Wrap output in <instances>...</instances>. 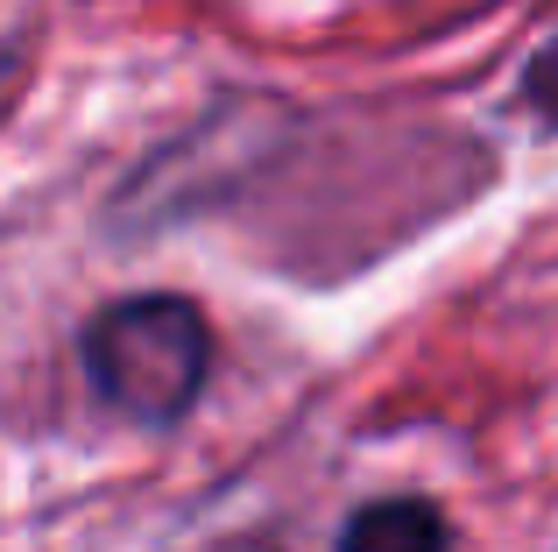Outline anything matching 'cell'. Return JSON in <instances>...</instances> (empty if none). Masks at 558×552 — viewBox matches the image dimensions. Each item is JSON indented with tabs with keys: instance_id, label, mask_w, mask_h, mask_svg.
I'll return each instance as SVG.
<instances>
[{
	"instance_id": "1",
	"label": "cell",
	"mask_w": 558,
	"mask_h": 552,
	"mask_svg": "<svg viewBox=\"0 0 558 552\" xmlns=\"http://www.w3.org/2000/svg\"><path fill=\"white\" fill-rule=\"evenodd\" d=\"M213 333L191 298H121L85 326L93 389L135 425H178L205 389Z\"/></svg>"
},
{
	"instance_id": "2",
	"label": "cell",
	"mask_w": 558,
	"mask_h": 552,
	"mask_svg": "<svg viewBox=\"0 0 558 552\" xmlns=\"http://www.w3.org/2000/svg\"><path fill=\"white\" fill-rule=\"evenodd\" d=\"M340 552H452V539H446V517L432 503L389 496V503H368V511L347 517Z\"/></svg>"
},
{
	"instance_id": "3",
	"label": "cell",
	"mask_w": 558,
	"mask_h": 552,
	"mask_svg": "<svg viewBox=\"0 0 558 552\" xmlns=\"http://www.w3.org/2000/svg\"><path fill=\"white\" fill-rule=\"evenodd\" d=\"M523 99H531V107L558 128V36L531 57V71H523Z\"/></svg>"
},
{
	"instance_id": "4",
	"label": "cell",
	"mask_w": 558,
	"mask_h": 552,
	"mask_svg": "<svg viewBox=\"0 0 558 552\" xmlns=\"http://www.w3.org/2000/svg\"><path fill=\"white\" fill-rule=\"evenodd\" d=\"M233 552H269V545H233Z\"/></svg>"
}]
</instances>
